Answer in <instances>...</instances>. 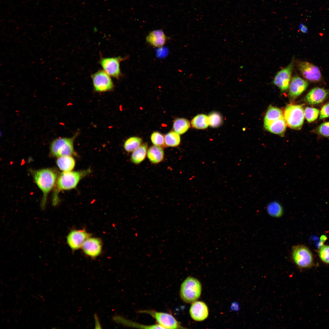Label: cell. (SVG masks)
<instances>
[{
	"mask_svg": "<svg viewBox=\"0 0 329 329\" xmlns=\"http://www.w3.org/2000/svg\"><path fill=\"white\" fill-rule=\"evenodd\" d=\"M320 112V111L317 108L307 107L304 111V117L308 122H312L317 118Z\"/></svg>",
	"mask_w": 329,
	"mask_h": 329,
	"instance_id": "f1b7e54d",
	"label": "cell"
},
{
	"mask_svg": "<svg viewBox=\"0 0 329 329\" xmlns=\"http://www.w3.org/2000/svg\"><path fill=\"white\" fill-rule=\"evenodd\" d=\"M265 129L268 131L282 136L287 127L284 116L266 124H264Z\"/></svg>",
	"mask_w": 329,
	"mask_h": 329,
	"instance_id": "ac0fdd59",
	"label": "cell"
},
{
	"mask_svg": "<svg viewBox=\"0 0 329 329\" xmlns=\"http://www.w3.org/2000/svg\"><path fill=\"white\" fill-rule=\"evenodd\" d=\"M318 133L321 136L325 137H329V121L321 124L317 129Z\"/></svg>",
	"mask_w": 329,
	"mask_h": 329,
	"instance_id": "d6a6232c",
	"label": "cell"
},
{
	"mask_svg": "<svg viewBox=\"0 0 329 329\" xmlns=\"http://www.w3.org/2000/svg\"><path fill=\"white\" fill-rule=\"evenodd\" d=\"M201 290V285L200 282L195 278L188 277L181 284L180 297L185 302L192 303L199 298Z\"/></svg>",
	"mask_w": 329,
	"mask_h": 329,
	"instance_id": "3957f363",
	"label": "cell"
},
{
	"mask_svg": "<svg viewBox=\"0 0 329 329\" xmlns=\"http://www.w3.org/2000/svg\"><path fill=\"white\" fill-rule=\"evenodd\" d=\"M94 88L95 91L103 92L109 91L114 87L110 76L102 70H98L91 76Z\"/></svg>",
	"mask_w": 329,
	"mask_h": 329,
	"instance_id": "9c48e42d",
	"label": "cell"
},
{
	"mask_svg": "<svg viewBox=\"0 0 329 329\" xmlns=\"http://www.w3.org/2000/svg\"><path fill=\"white\" fill-rule=\"evenodd\" d=\"M284 116L287 124L291 129L300 130L304 120L302 105L290 104L285 108Z\"/></svg>",
	"mask_w": 329,
	"mask_h": 329,
	"instance_id": "8992f818",
	"label": "cell"
},
{
	"mask_svg": "<svg viewBox=\"0 0 329 329\" xmlns=\"http://www.w3.org/2000/svg\"><path fill=\"white\" fill-rule=\"evenodd\" d=\"M34 180L42 191L43 196L41 202L42 208H44L48 193L53 188L58 178L57 172L52 168H43L33 172Z\"/></svg>",
	"mask_w": 329,
	"mask_h": 329,
	"instance_id": "6da1fadb",
	"label": "cell"
},
{
	"mask_svg": "<svg viewBox=\"0 0 329 329\" xmlns=\"http://www.w3.org/2000/svg\"><path fill=\"white\" fill-rule=\"evenodd\" d=\"M329 117V102L322 108L320 112L319 119H322Z\"/></svg>",
	"mask_w": 329,
	"mask_h": 329,
	"instance_id": "836d02e7",
	"label": "cell"
},
{
	"mask_svg": "<svg viewBox=\"0 0 329 329\" xmlns=\"http://www.w3.org/2000/svg\"><path fill=\"white\" fill-rule=\"evenodd\" d=\"M191 124L192 127L196 129H206L209 125L208 117L203 114H198L193 119Z\"/></svg>",
	"mask_w": 329,
	"mask_h": 329,
	"instance_id": "cb8c5ba5",
	"label": "cell"
},
{
	"mask_svg": "<svg viewBox=\"0 0 329 329\" xmlns=\"http://www.w3.org/2000/svg\"><path fill=\"white\" fill-rule=\"evenodd\" d=\"M146 40L152 46L161 48L165 44L167 37L162 30H157L150 32L146 37Z\"/></svg>",
	"mask_w": 329,
	"mask_h": 329,
	"instance_id": "e0dca14e",
	"label": "cell"
},
{
	"mask_svg": "<svg viewBox=\"0 0 329 329\" xmlns=\"http://www.w3.org/2000/svg\"><path fill=\"white\" fill-rule=\"evenodd\" d=\"M267 211L268 214L274 218H280L283 215V210L281 205L276 201L271 202L267 205Z\"/></svg>",
	"mask_w": 329,
	"mask_h": 329,
	"instance_id": "d4e9b609",
	"label": "cell"
},
{
	"mask_svg": "<svg viewBox=\"0 0 329 329\" xmlns=\"http://www.w3.org/2000/svg\"><path fill=\"white\" fill-rule=\"evenodd\" d=\"M142 142V139L140 137H130L125 142L124 147L126 151L133 152L141 145Z\"/></svg>",
	"mask_w": 329,
	"mask_h": 329,
	"instance_id": "83f0119b",
	"label": "cell"
},
{
	"mask_svg": "<svg viewBox=\"0 0 329 329\" xmlns=\"http://www.w3.org/2000/svg\"><path fill=\"white\" fill-rule=\"evenodd\" d=\"M150 139L154 145L161 147L165 146L164 137L159 132H153L151 135Z\"/></svg>",
	"mask_w": 329,
	"mask_h": 329,
	"instance_id": "1f68e13d",
	"label": "cell"
},
{
	"mask_svg": "<svg viewBox=\"0 0 329 329\" xmlns=\"http://www.w3.org/2000/svg\"><path fill=\"white\" fill-rule=\"evenodd\" d=\"M328 94V91L323 88L316 87L312 89L307 94L306 99L311 105H316L323 102Z\"/></svg>",
	"mask_w": 329,
	"mask_h": 329,
	"instance_id": "2e32d148",
	"label": "cell"
},
{
	"mask_svg": "<svg viewBox=\"0 0 329 329\" xmlns=\"http://www.w3.org/2000/svg\"><path fill=\"white\" fill-rule=\"evenodd\" d=\"M291 256L293 261L300 268H310L313 265L314 259L312 253L305 245H298L293 246Z\"/></svg>",
	"mask_w": 329,
	"mask_h": 329,
	"instance_id": "277c9868",
	"label": "cell"
},
{
	"mask_svg": "<svg viewBox=\"0 0 329 329\" xmlns=\"http://www.w3.org/2000/svg\"><path fill=\"white\" fill-rule=\"evenodd\" d=\"M299 29L303 33H307L308 32V30L307 27L303 23H302L299 25Z\"/></svg>",
	"mask_w": 329,
	"mask_h": 329,
	"instance_id": "e575fe53",
	"label": "cell"
},
{
	"mask_svg": "<svg viewBox=\"0 0 329 329\" xmlns=\"http://www.w3.org/2000/svg\"><path fill=\"white\" fill-rule=\"evenodd\" d=\"M94 317L95 322V328H101V326L100 325V324L98 317H97V316L96 315H95Z\"/></svg>",
	"mask_w": 329,
	"mask_h": 329,
	"instance_id": "d590c367",
	"label": "cell"
},
{
	"mask_svg": "<svg viewBox=\"0 0 329 329\" xmlns=\"http://www.w3.org/2000/svg\"><path fill=\"white\" fill-rule=\"evenodd\" d=\"M308 86V82L306 80L299 76H295L292 79L289 84V95L292 97H297L306 90Z\"/></svg>",
	"mask_w": 329,
	"mask_h": 329,
	"instance_id": "9a60e30c",
	"label": "cell"
},
{
	"mask_svg": "<svg viewBox=\"0 0 329 329\" xmlns=\"http://www.w3.org/2000/svg\"><path fill=\"white\" fill-rule=\"evenodd\" d=\"M56 164L59 169L63 172L72 171L74 168L75 161L72 156H64L58 157Z\"/></svg>",
	"mask_w": 329,
	"mask_h": 329,
	"instance_id": "7402d4cb",
	"label": "cell"
},
{
	"mask_svg": "<svg viewBox=\"0 0 329 329\" xmlns=\"http://www.w3.org/2000/svg\"><path fill=\"white\" fill-rule=\"evenodd\" d=\"M75 136L71 138L59 137L54 139L50 146L51 155L58 157L75 155L73 147Z\"/></svg>",
	"mask_w": 329,
	"mask_h": 329,
	"instance_id": "5b68a950",
	"label": "cell"
},
{
	"mask_svg": "<svg viewBox=\"0 0 329 329\" xmlns=\"http://www.w3.org/2000/svg\"><path fill=\"white\" fill-rule=\"evenodd\" d=\"M82 248L85 253L93 258L98 256L102 250V243L97 238L89 237L83 243Z\"/></svg>",
	"mask_w": 329,
	"mask_h": 329,
	"instance_id": "4fadbf2b",
	"label": "cell"
},
{
	"mask_svg": "<svg viewBox=\"0 0 329 329\" xmlns=\"http://www.w3.org/2000/svg\"><path fill=\"white\" fill-rule=\"evenodd\" d=\"M128 57L103 58H101L100 64L103 70L110 76L119 79L121 75L120 67L121 62L125 60Z\"/></svg>",
	"mask_w": 329,
	"mask_h": 329,
	"instance_id": "ba28073f",
	"label": "cell"
},
{
	"mask_svg": "<svg viewBox=\"0 0 329 329\" xmlns=\"http://www.w3.org/2000/svg\"><path fill=\"white\" fill-rule=\"evenodd\" d=\"M294 58L285 67L278 71L275 76L273 83L284 92L289 88L292 70L294 66Z\"/></svg>",
	"mask_w": 329,
	"mask_h": 329,
	"instance_id": "30bf717a",
	"label": "cell"
},
{
	"mask_svg": "<svg viewBox=\"0 0 329 329\" xmlns=\"http://www.w3.org/2000/svg\"><path fill=\"white\" fill-rule=\"evenodd\" d=\"M318 253L323 262L329 264V245L321 244L318 250Z\"/></svg>",
	"mask_w": 329,
	"mask_h": 329,
	"instance_id": "f546056e",
	"label": "cell"
},
{
	"mask_svg": "<svg viewBox=\"0 0 329 329\" xmlns=\"http://www.w3.org/2000/svg\"><path fill=\"white\" fill-rule=\"evenodd\" d=\"M139 313L148 314L154 318L158 324L164 329H180L183 327L171 314L154 310H142Z\"/></svg>",
	"mask_w": 329,
	"mask_h": 329,
	"instance_id": "52a82bcc",
	"label": "cell"
},
{
	"mask_svg": "<svg viewBox=\"0 0 329 329\" xmlns=\"http://www.w3.org/2000/svg\"><path fill=\"white\" fill-rule=\"evenodd\" d=\"M209 125L211 127L217 128L221 124L222 119L221 115L218 112H213L208 116Z\"/></svg>",
	"mask_w": 329,
	"mask_h": 329,
	"instance_id": "4dcf8cb0",
	"label": "cell"
},
{
	"mask_svg": "<svg viewBox=\"0 0 329 329\" xmlns=\"http://www.w3.org/2000/svg\"><path fill=\"white\" fill-rule=\"evenodd\" d=\"M114 320L117 323L132 327L144 329H164L158 324L149 325H144L134 322L119 316H115L114 318Z\"/></svg>",
	"mask_w": 329,
	"mask_h": 329,
	"instance_id": "ffe728a7",
	"label": "cell"
},
{
	"mask_svg": "<svg viewBox=\"0 0 329 329\" xmlns=\"http://www.w3.org/2000/svg\"><path fill=\"white\" fill-rule=\"evenodd\" d=\"M298 68L303 77L312 82H318L322 78V75L318 67L307 62L299 63Z\"/></svg>",
	"mask_w": 329,
	"mask_h": 329,
	"instance_id": "8fae6325",
	"label": "cell"
},
{
	"mask_svg": "<svg viewBox=\"0 0 329 329\" xmlns=\"http://www.w3.org/2000/svg\"><path fill=\"white\" fill-rule=\"evenodd\" d=\"M148 145L144 143L139 146L133 152L130 160L135 164H138L142 162L145 159L147 153Z\"/></svg>",
	"mask_w": 329,
	"mask_h": 329,
	"instance_id": "44dd1931",
	"label": "cell"
},
{
	"mask_svg": "<svg viewBox=\"0 0 329 329\" xmlns=\"http://www.w3.org/2000/svg\"><path fill=\"white\" fill-rule=\"evenodd\" d=\"M165 145L166 146L174 147L180 144V137L179 134L175 131H171L164 136Z\"/></svg>",
	"mask_w": 329,
	"mask_h": 329,
	"instance_id": "4316f807",
	"label": "cell"
},
{
	"mask_svg": "<svg viewBox=\"0 0 329 329\" xmlns=\"http://www.w3.org/2000/svg\"><path fill=\"white\" fill-rule=\"evenodd\" d=\"M90 170L63 172L57 178L55 194L59 191L67 190L75 188L80 180L87 175Z\"/></svg>",
	"mask_w": 329,
	"mask_h": 329,
	"instance_id": "7a4b0ae2",
	"label": "cell"
},
{
	"mask_svg": "<svg viewBox=\"0 0 329 329\" xmlns=\"http://www.w3.org/2000/svg\"><path fill=\"white\" fill-rule=\"evenodd\" d=\"M284 117L281 110L270 105L268 108L264 119V124H266Z\"/></svg>",
	"mask_w": 329,
	"mask_h": 329,
	"instance_id": "603a6c76",
	"label": "cell"
},
{
	"mask_svg": "<svg viewBox=\"0 0 329 329\" xmlns=\"http://www.w3.org/2000/svg\"><path fill=\"white\" fill-rule=\"evenodd\" d=\"M190 127V123L187 119L179 118L175 119L173 124V128L175 131L179 134L185 133Z\"/></svg>",
	"mask_w": 329,
	"mask_h": 329,
	"instance_id": "484cf974",
	"label": "cell"
},
{
	"mask_svg": "<svg viewBox=\"0 0 329 329\" xmlns=\"http://www.w3.org/2000/svg\"><path fill=\"white\" fill-rule=\"evenodd\" d=\"M189 313L192 318L196 321H202L206 319L208 315L207 306L203 302L196 301L192 303Z\"/></svg>",
	"mask_w": 329,
	"mask_h": 329,
	"instance_id": "5bb4252c",
	"label": "cell"
},
{
	"mask_svg": "<svg viewBox=\"0 0 329 329\" xmlns=\"http://www.w3.org/2000/svg\"><path fill=\"white\" fill-rule=\"evenodd\" d=\"M147 157L152 164H157L164 159V153L162 147L155 145L150 147L147 152Z\"/></svg>",
	"mask_w": 329,
	"mask_h": 329,
	"instance_id": "d6986e66",
	"label": "cell"
},
{
	"mask_svg": "<svg viewBox=\"0 0 329 329\" xmlns=\"http://www.w3.org/2000/svg\"><path fill=\"white\" fill-rule=\"evenodd\" d=\"M90 235L84 230H73L69 233L67 237V243L73 250L82 247L86 240Z\"/></svg>",
	"mask_w": 329,
	"mask_h": 329,
	"instance_id": "7c38bea8",
	"label": "cell"
}]
</instances>
